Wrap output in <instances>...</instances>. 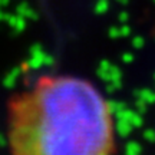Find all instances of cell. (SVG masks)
Listing matches in <instances>:
<instances>
[{
	"mask_svg": "<svg viewBox=\"0 0 155 155\" xmlns=\"http://www.w3.org/2000/svg\"><path fill=\"white\" fill-rule=\"evenodd\" d=\"M12 155H111L108 101L89 81L42 76L9 105Z\"/></svg>",
	"mask_w": 155,
	"mask_h": 155,
	"instance_id": "1",
	"label": "cell"
}]
</instances>
